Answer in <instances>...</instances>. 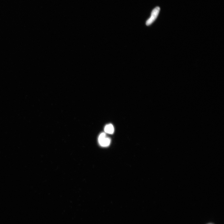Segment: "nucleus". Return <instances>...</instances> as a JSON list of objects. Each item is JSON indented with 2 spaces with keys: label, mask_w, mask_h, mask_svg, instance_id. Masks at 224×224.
Wrapping results in <instances>:
<instances>
[{
  "label": "nucleus",
  "mask_w": 224,
  "mask_h": 224,
  "mask_svg": "<svg viewBox=\"0 0 224 224\" xmlns=\"http://www.w3.org/2000/svg\"><path fill=\"white\" fill-rule=\"evenodd\" d=\"M160 11V8L159 7H157L154 9L151 13L150 17L146 22V25L149 26L153 23L158 16Z\"/></svg>",
  "instance_id": "1"
},
{
  "label": "nucleus",
  "mask_w": 224,
  "mask_h": 224,
  "mask_svg": "<svg viewBox=\"0 0 224 224\" xmlns=\"http://www.w3.org/2000/svg\"><path fill=\"white\" fill-rule=\"evenodd\" d=\"M104 131L107 133L111 134H113L114 131L113 125L111 124L106 125L105 127Z\"/></svg>",
  "instance_id": "3"
},
{
  "label": "nucleus",
  "mask_w": 224,
  "mask_h": 224,
  "mask_svg": "<svg viewBox=\"0 0 224 224\" xmlns=\"http://www.w3.org/2000/svg\"><path fill=\"white\" fill-rule=\"evenodd\" d=\"M98 141L102 146L105 147L110 145L111 140L109 138L106 137L105 134L103 133L100 134L98 138Z\"/></svg>",
  "instance_id": "2"
}]
</instances>
